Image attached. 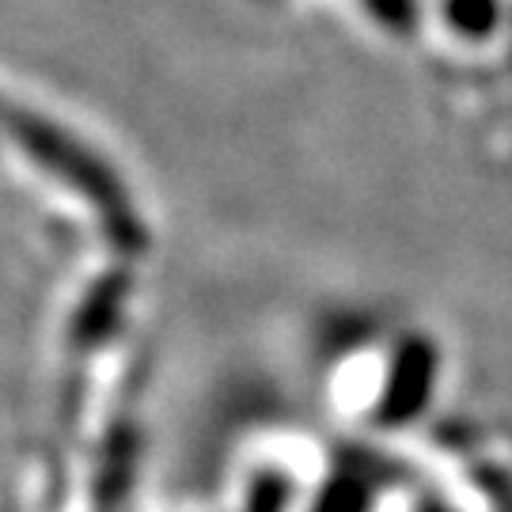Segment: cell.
Here are the masks:
<instances>
[{
    "instance_id": "cell-1",
    "label": "cell",
    "mask_w": 512,
    "mask_h": 512,
    "mask_svg": "<svg viewBox=\"0 0 512 512\" xmlns=\"http://www.w3.org/2000/svg\"><path fill=\"white\" fill-rule=\"evenodd\" d=\"M0 122L16 133V141L27 148L35 160H42L46 167H54L57 175L73 179L80 190H88L99 202H118V190L110 183L107 167L99 164V160H92V156L76 145V141H69L65 133H57V129L46 126L42 118L23 114V110H16V107H0Z\"/></svg>"
},
{
    "instance_id": "cell-2",
    "label": "cell",
    "mask_w": 512,
    "mask_h": 512,
    "mask_svg": "<svg viewBox=\"0 0 512 512\" xmlns=\"http://www.w3.org/2000/svg\"><path fill=\"white\" fill-rule=\"evenodd\" d=\"M444 19L456 35L486 38L501 19V0H444Z\"/></svg>"
},
{
    "instance_id": "cell-3",
    "label": "cell",
    "mask_w": 512,
    "mask_h": 512,
    "mask_svg": "<svg viewBox=\"0 0 512 512\" xmlns=\"http://www.w3.org/2000/svg\"><path fill=\"white\" fill-rule=\"evenodd\" d=\"M365 12L391 35H414L418 31V0H361Z\"/></svg>"
}]
</instances>
